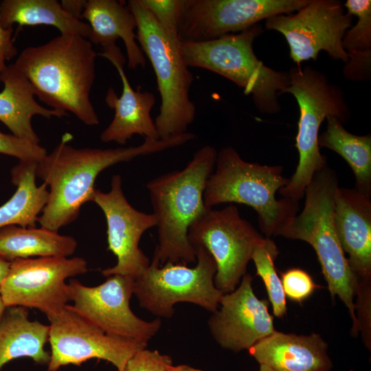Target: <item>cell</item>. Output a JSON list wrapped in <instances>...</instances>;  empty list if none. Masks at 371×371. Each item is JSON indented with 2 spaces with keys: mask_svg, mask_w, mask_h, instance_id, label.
Wrapping results in <instances>:
<instances>
[{
  "mask_svg": "<svg viewBox=\"0 0 371 371\" xmlns=\"http://www.w3.org/2000/svg\"><path fill=\"white\" fill-rule=\"evenodd\" d=\"M281 282L286 297L302 303L319 287L311 276L300 268H291L282 273Z\"/></svg>",
  "mask_w": 371,
  "mask_h": 371,
  "instance_id": "cell-32",
  "label": "cell"
},
{
  "mask_svg": "<svg viewBox=\"0 0 371 371\" xmlns=\"http://www.w3.org/2000/svg\"><path fill=\"white\" fill-rule=\"evenodd\" d=\"M87 271L80 257L47 256L16 259L0 285V295L7 307L34 308L46 316L63 308L69 301L65 280Z\"/></svg>",
  "mask_w": 371,
  "mask_h": 371,
  "instance_id": "cell-12",
  "label": "cell"
},
{
  "mask_svg": "<svg viewBox=\"0 0 371 371\" xmlns=\"http://www.w3.org/2000/svg\"><path fill=\"white\" fill-rule=\"evenodd\" d=\"M1 82L3 88L0 91V122L10 130L12 135L38 144L39 137L32 124L34 115L47 119L67 115L66 113L45 108L38 103L34 98L32 85L14 64L6 66L1 74Z\"/></svg>",
  "mask_w": 371,
  "mask_h": 371,
  "instance_id": "cell-22",
  "label": "cell"
},
{
  "mask_svg": "<svg viewBox=\"0 0 371 371\" xmlns=\"http://www.w3.org/2000/svg\"><path fill=\"white\" fill-rule=\"evenodd\" d=\"M98 55L87 38L60 34L43 45L25 48L14 65L27 78L41 102L94 126L99 118L90 93Z\"/></svg>",
  "mask_w": 371,
  "mask_h": 371,
  "instance_id": "cell-2",
  "label": "cell"
},
{
  "mask_svg": "<svg viewBox=\"0 0 371 371\" xmlns=\"http://www.w3.org/2000/svg\"><path fill=\"white\" fill-rule=\"evenodd\" d=\"M6 307L5 306L3 301H2V299L1 297V295H0V320L3 316V314L5 310Z\"/></svg>",
  "mask_w": 371,
  "mask_h": 371,
  "instance_id": "cell-41",
  "label": "cell"
},
{
  "mask_svg": "<svg viewBox=\"0 0 371 371\" xmlns=\"http://www.w3.org/2000/svg\"><path fill=\"white\" fill-rule=\"evenodd\" d=\"M262 32L257 24L212 40L181 41V53L189 67L205 69L229 79L251 96L260 113L274 114L281 109L278 97L288 85V73L266 66L256 56L253 44Z\"/></svg>",
  "mask_w": 371,
  "mask_h": 371,
  "instance_id": "cell-6",
  "label": "cell"
},
{
  "mask_svg": "<svg viewBox=\"0 0 371 371\" xmlns=\"http://www.w3.org/2000/svg\"><path fill=\"white\" fill-rule=\"evenodd\" d=\"M347 12L357 18L344 34L342 45L347 53L371 49V1L347 0Z\"/></svg>",
  "mask_w": 371,
  "mask_h": 371,
  "instance_id": "cell-29",
  "label": "cell"
},
{
  "mask_svg": "<svg viewBox=\"0 0 371 371\" xmlns=\"http://www.w3.org/2000/svg\"><path fill=\"white\" fill-rule=\"evenodd\" d=\"M279 253L275 242L271 238L265 237L255 248L251 260L256 267V275L264 282L273 315L282 318L287 313V306L281 279L274 263Z\"/></svg>",
  "mask_w": 371,
  "mask_h": 371,
  "instance_id": "cell-28",
  "label": "cell"
},
{
  "mask_svg": "<svg viewBox=\"0 0 371 371\" xmlns=\"http://www.w3.org/2000/svg\"><path fill=\"white\" fill-rule=\"evenodd\" d=\"M259 365H260L259 371H277L267 364L260 363Z\"/></svg>",
  "mask_w": 371,
  "mask_h": 371,
  "instance_id": "cell-40",
  "label": "cell"
},
{
  "mask_svg": "<svg viewBox=\"0 0 371 371\" xmlns=\"http://www.w3.org/2000/svg\"><path fill=\"white\" fill-rule=\"evenodd\" d=\"M10 265V262L0 257V285L8 272Z\"/></svg>",
  "mask_w": 371,
  "mask_h": 371,
  "instance_id": "cell-38",
  "label": "cell"
},
{
  "mask_svg": "<svg viewBox=\"0 0 371 371\" xmlns=\"http://www.w3.org/2000/svg\"><path fill=\"white\" fill-rule=\"evenodd\" d=\"M348 61L344 63L343 74L352 81L371 80V49L347 53Z\"/></svg>",
  "mask_w": 371,
  "mask_h": 371,
  "instance_id": "cell-35",
  "label": "cell"
},
{
  "mask_svg": "<svg viewBox=\"0 0 371 371\" xmlns=\"http://www.w3.org/2000/svg\"><path fill=\"white\" fill-rule=\"evenodd\" d=\"M355 302L359 333L365 346L371 350V280L356 278Z\"/></svg>",
  "mask_w": 371,
  "mask_h": 371,
  "instance_id": "cell-31",
  "label": "cell"
},
{
  "mask_svg": "<svg viewBox=\"0 0 371 371\" xmlns=\"http://www.w3.org/2000/svg\"><path fill=\"white\" fill-rule=\"evenodd\" d=\"M77 241L44 227L9 225L0 229V257L11 262L31 257L71 256Z\"/></svg>",
  "mask_w": 371,
  "mask_h": 371,
  "instance_id": "cell-24",
  "label": "cell"
},
{
  "mask_svg": "<svg viewBox=\"0 0 371 371\" xmlns=\"http://www.w3.org/2000/svg\"><path fill=\"white\" fill-rule=\"evenodd\" d=\"M0 154L14 157L21 161L38 162L47 153L39 144L0 131Z\"/></svg>",
  "mask_w": 371,
  "mask_h": 371,
  "instance_id": "cell-33",
  "label": "cell"
},
{
  "mask_svg": "<svg viewBox=\"0 0 371 371\" xmlns=\"http://www.w3.org/2000/svg\"><path fill=\"white\" fill-rule=\"evenodd\" d=\"M36 162L21 161L12 168V182L15 193L0 206V229L9 225L35 227L48 199L47 186L36 183Z\"/></svg>",
  "mask_w": 371,
  "mask_h": 371,
  "instance_id": "cell-26",
  "label": "cell"
},
{
  "mask_svg": "<svg viewBox=\"0 0 371 371\" xmlns=\"http://www.w3.org/2000/svg\"><path fill=\"white\" fill-rule=\"evenodd\" d=\"M12 33L13 27L5 28L0 21V82L1 74L7 66L5 62L17 54V49L12 40Z\"/></svg>",
  "mask_w": 371,
  "mask_h": 371,
  "instance_id": "cell-36",
  "label": "cell"
},
{
  "mask_svg": "<svg viewBox=\"0 0 371 371\" xmlns=\"http://www.w3.org/2000/svg\"><path fill=\"white\" fill-rule=\"evenodd\" d=\"M98 55L114 65L122 83V92L120 97L112 87L106 91L105 102L115 113L111 122L100 134L101 141L125 145L135 135H141L144 139H160L155 121L150 116L155 104L154 94L148 91L133 89L124 70L126 59L116 45L104 49Z\"/></svg>",
  "mask_w": 371,
  "mask_h": 371,
  "instance_id": "cell-18",
  "label": "cell"
},
{
  "mask_svg": "<svg viewBox=\"0 0 371 371\" xmlns=\"http://www.w3.org/2000/svg\"><path fill=\"white\" fill-rule=\"evenodd\" d=\"M217 153L214 146L205 145L182 170L161 175L146 184L158 237L151 264L158 267L166 262L188 265L196 261L188 231L208 209L203 195L215 167Z\"/></svg>",
  "mask_w": 371,
  "mask_h": 371,
  "instance_id": "cell-3",
  "label": "cell"
},
{
  "mask_svg": "<svg viewBox=\"0 0 371 371\" xmlns=\"http://www.w3.org/2000/svg\"><path fill=\"white\" fill-rule=\"evenodd\" d=\"M214 168L203 195L207 207L227 203L248 205L256 212L260 229L267 238L279 236L297 215L298 201L276 197L289 182L282 166L246 161L234 148L225 146L217 153Z\"/></svg>",
  "mask_w": 371,
  "mask_h": 371,
  "instance_id": "cell-4",
  "label": "cell"
},
{
  "mask_svg": "<svg viewBox=\"0 0 371 371\" xmlns=\"http://www.w3.org/2000/svg\"><path fill=\"white\" fill-rule=\"evenodd\" d=\"M92 201L105 216L108 249L117 258L116 264L103 269L102 274L106 277L123 275L137 278L150 263L139 247V243L146 230L156 226L155 216L139 211L128 203L122 191L120 175L113 176L108 192L95 189Z\"/></svg>",
  "mask_w": 371,
  "mask_h": 371,
  "instance_id": "cell-16",
  "label": "cell"
},
{
  "mask_svg": "<svg viewBox=\"0 0 371 371\" xmlns=\"http://www.w3.org/2000/svg\"><path fill=\"white\" fill-rule=\"evenodd\" d=\"M68 284L69 307L106 333L148 343L159 330L160 318L145 321L131 310L135 279L113 275L102 284L87 286L76 279Z\"/></svg>",
  "mask_w": 371,
  "mask_h": 371,
  "instance_id": "cell-14",
  "label": "cell"
},
{
  "mask_svg": "<svg viewBox=\"0 0 371 371\" xmlns=\"http://www.w3.org/2000/svg\"><path fill=\"white\" fill-rule=\"evenodd\" d=\"M339 187L334 170L328 166L316 172L305 190L301 212L282 230L280 236L300 240L315 251L333 300L336 296L346 306L352 319L351 335L359 334L355 309L356 278L337 236L333 211Z\"/></svg>",
  "mask_w": 371,
  "mask_h": 371,
  "instance_id": "cell-5",
  "label": "cell"
},
{
  "mask_svg": "<svg viewBox=\"0 0 371 371\" xmlns=\"http://www.w3.org/2000/svg\"><path fill=\"white\" fill-rule=\"evenodd\" d=\"M85 19L91 28L89 39L103 49L115 45L121 38L126 48L128 67L135 69L145 67L146 60L136 39L137 21L125 4L116 0H88L80 19Z\"/></svg>",
  "mask_w": 371,
  "mask_h": 371,
  "instance_id": "cell-21",
  "label": "cell"
},
{
  "mask_svg": "<svg viewBox=\"0 0 371 371\" xmlns=\"http://www.w3.org/2000/svg\"><path fill=\"white\" fill-rule=\"evenodd\" d=\"M87 1L86 0H62L60 4L66 12L73 17L81 20L80 17Z\"/></svg>",
  "mask_w": 371,
  "mask_h": 371,
  "instance_id": "cell-37",
  "label": "cell"
},
{
  "mask_svg": "<svg viewBox=\"0 0 371 371\" xmlns=\"http://www.w3.org/2000/svg\"><path fill=\"white\" fill-rule=\"evenodd\" d=\"M139 1L166 32L180 38L179 31L187 10L188 0Z\"/></svg>",
  "mask_w": 371,
  "mask_h": 371,
  "instance_id": "cell-30",
  "label": "cell"
},
{
  "mask_svg": "<svg viewBox=\"0 0 371 371\" xmlns=\"http://www.w3.org/2000/svg\"><path fill=\"white\" fill-rule=\"evenodd\" d=\"M0 21L5 28L19 25H50L60 34H76L89 38L87 23L66 12L56 0H3L0 5Z\"/></svg>",
  "mask_w": 371,
  "mask_h": 371,
  "instance_id": "cell-25",
  "label": "cell"
},
{
  "mask_svg": "<svg viewBox=\"0 0 371 371\" xmlns=\"http://www.w3.org/2000/svg\"><path fill=\"white\" fill-rule=\"evenodd\" d=\"M259 364L277 371H330L328 344L318 333L308 335L276 330L249 350Z\"/></svg>",
  "mask_w": 371,
  "mask_h": 371,
  "instance_id": "cell-20",
  "label": "cell"
},
{
  "mask_svg": "<svg viewBox=\"0 0 371 371\" xmlns=\"http://www.w3.org/2000/svg\"><path fill=\"white\" fill-rule=\"evenodd\" d=\"M49 331V325L29 319L27 308L7 307L0 320V370L11 360L21 357L47 365L50 353L44 346Z\"/></svg>",
  "mask_w": 371,
  "mask_h": 371,
  "instance_id": "cell-23",
  "label": "cell"
},
{
  "mask_svg": "<svg viewBox=\"0 0 371 371\" xmlns=\"http://www.w3.org/2000/svg\"><path fill=\"white\" fill-rule=\"evenodd\" d=\"M252 281L251 275L246 273L233 291L223 295L207 321L212 337L224 349L235 352L249 350L276 330L269 303L257 297Z\"/></svg>",
  "mask_w": 371,
  "mask_h": 371,
  "instance_id": "cell-17",
  "label": "cell"
},
{
  "mask_svg": "<svg viewBox=\"0 0 371 371\" xmlns=\"http://www.w3.org/2000/svg\"><path fill=\"white\" fill-rule=\"evenodd\" d=\"M195 138V134L187 132L166 139H144L136 146L75 148L69 144L72 135L64 134L56 148L36 164V177L49 188L38 222L42 227L58 232L78 218L84 203L93 201L95 181L102 170L139 156L181 146Z\"/></svg>",
  "mask_w": 371,
  "mask_h": 371,
  "instance_id": "cell-1",
  "label": "cell"
},
{
  "mask_svg": "<svg viewBox=\"0 0 371 371\" xmlns=\"http://www.w3.org/2000/svg\"><path fill=\"white\" fill-rule=\"evenodd\" d=\"M353 16L346 12L338 0H310L295 13L281 14L265 20V28L281 33L289 47V56L297 67L317 59L321 51L346 63L348 55L342 45Z\"/></svg>",
  "mask_w": 371,
  "mask_h": 371,
  "instance_id": "cell-11",
  "label": "cell"
},
{
  "mask_svg": "<svg viewBox=\"0 0 371 371\" xmlns=\"http://www.w3.org/2000/svg\"><path fill=\"white\" fill-rule=\"evenodd\" d=\"M137 21L136 39L155 73L161 97L155 124L160 139L187 133L196 116L190 98L194 77L181 53V39L166 32L139 0L126 3Z\"/></svg>",
  "mask_w": 371,
  "mask_h": 371,
  "instance_id": "cell-8",
  "label": "cell"
},
{
  "mask_svg": "<svg viewBox=\"0 0 371 371\" xmlns=\"http://www.w3.org/2000/svg\"><path fill=\"white\" fill-rule=\"evenodd\" d=\"M324 132L319 134L318 146L339 155L348 164L355 177V189L371 196V135L348 132L335 116L326 119Z\"/></svg>",
  "mask_w": 371,
  "mask_h": 371,
  "instance_id": "cell-27",
  "label": "cell"
},
{
  "mask_svg": "<svg viewBox=\"0 0 371 371\" xmlns=\"http://www.w3.org/2000/svg\"><path fill=\"white\" fill-rule=\"evenodd\" d=\"M172 365L170 356L146 348L127 361L123 371H166Z\"/></svg>",
  "mask_w": 371,
  "mask_h": 371,
  "instance_id": "cell-34",
  "label": "cell"
},
{
  "mask_svg": "<svg viewBox=\"0 0 371 371\" xmlns=\"http://www.w3.org/2000/svg\"><path fill=\"white\" fill-rule=\"evenodd\" d=\"M310 0H188L181 41L199 42L245 31L273 16L297 11Z\"/></svg>",
  "mask_w": 371,
  "mask_h": 371,
  "instance_id": "cell-15",
  "label": "cell"
},
{
  "mask_svg": "<svg viewBox=\"0 0 371 371\" xmlns=\"http://www.w3.org/2000/svg\"><path fill=\"white\" fill-rule=\"evenodd\" d=\"M188 238L194 249L203 247L212 256L216 266L214 285L225 294L238 286L255 248L265 236L229 205L221 210L208 208L190 227Z\"/></svg>",
  "mask_w": 371,
  "mask_h": 371,
  "instance_id": "cell-10",
  "label": "cell"
},
{
  "mask_svg": "<svg viewBox=\"0 0 371 371\" xmlns=\"http://www.w3.org/2000/svg\"><path fill=\"white\" fill-rule=\"evenodd\" d=\"M51 347L47 371L67 365L80 366L91 359L112 363L123 371L127 361L148 343L106 333L71 309L69 304L47 316Z\"/></svg>",
  "mask_w": 371,
  "mask_h": 371,
  "instance_id": "cell-13",
  "label": "cell"
},
{
  "mask_svg": "<svg viewBox=\"0 0 371 371\" xmlns=\"http://www.w3.org/2000/svg\"><path fill=\"white\" fill-rule=\"evenodd\" d=\"M166 371H203L188 365L171 366Z\"/></svg>",
  "mask_w": 371,
  "mask_h": 371,
  "instance_id": "cell-39",
  "label": "cell"
},
{
  "mask_svg": "<svg viewBox=\"0 0 371 371\" xmlns=\"http://www.w3.org/2000/svg\"><path fill=\"white\" fill-rule=\"evenodd\" d=\"M287 73L284 93L294 96L300 110L295 145L299 161L288 183L278 192L283 198L299 202L314 175L328 166L326 157L320 153L318 146L322 122L335 116L346 123L350 111L342 89L330 82L325 74L308 65L293 67Z\"/></svg>",
  "mask_w": 371,
  "mask_h": 371,
  "instance_id": "cell-7",
  "label": "cell"
},
{
  "mask_svg": "<svg viewBox=\"0 0 371 371\" xmlns=\"http://www.w3.org/2000/svg\"><path fill=\"white\" fill-rule=\"evenodd\" d=\"M196 264L189 267L166 262L161 267L150 263L135 279L134 295L141 308L159 318H170L174 305L188 302L213 313L223 295L214 285L216 263L203 247L194 248Z\"/></svg>",
  "mask_w": 371,
  "mask_h": 371,
  "instance_id": "cell-9",
  "label": "cell"
},
{
  "mask_svg": "<svg viewBox=\"0 0 371 371\" xmlns=\"http://www.w3.org/2000/svg\"><path fill=\"white\" fill-rule=\"evenodd\" d=\"M333 223L355 278L371 279V200L355 188L338 187Z\"/></svg>",
  "mask_w": 371,
  "mask_h": 371,
  "instance_id": "cell-19",
  "label": "cell"
}]
</instances>
